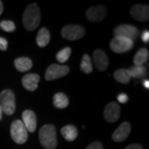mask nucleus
<instances>
[{
  "instance_id": "7ed1b4c3",
  "label": "nucleus",
  "mask_w": 149,
  "mask_h": 149,
  "mask_svg": "<svg viewBox=\"0 0 149 149\" xmlns=\"http://www.w3.org/2000/svg\"><path fill=\"white\" fill-rule=\"evenodd\" d=\"M0 107L7 115H12L15 112V95L13 91L4 90L0 93Z\"/></svg>"
},
{
  "instance_id": "dca6fc26",
  "label": "nucleus",
  "mask_w": 149,
  "mask_h": 149,
  "mask_svg": "<svg viewBox=\"0 0 149 149\" xmlns=\"http://www.w3.org/2000/svg\"><path fill=\"white\" fill-rule=\"evenodd\" d=\"M14 65L18 71L26 72L32 67V61L28 57H19L14 61Z\"/></svg>"
},
{
  "instance_id": "20e7f679",
  "label": "nucleus",
  "mask_w": 149,
  "mask_h": 149,
  "mask_svg": "<svg viewBox=\"0 0 149 149\" xmlns=\"http://www.w3.org/2000/svg\"><path fill=\"white\" fill-rule=\"evenodd\" d=\"M11 138L17 144L26 143L28 138L27 130L23 123L20 120H15L11 124Z\"/></svg>"
},
{
  "instance_id": "2f4dec72",
  "label": "nucleus",
  "mask_w": 149,
  "mask_h": 149,
  "mask_svg": "<svg viewBox=\"0 0 149 149\" xmlns=\"http://www.w3.org/2000/svg\"><path fill=\"white\" fill-rule=\"evenodd\" d=\"M143 85H144V87H146L147 89H148V88H149V81H148V80H144Z\"/></svg>"
},
{
  "instance_id": "ddd939ff",
  "label": "nucleus",
  "mask_w": 149,
  "mask_h": 149,
  "mask_svg": "<svg viewBox=\"0 0 149 149\" xmlns=\"http://www.w3.org/2000/svg\"><path fill=\"white\" fill-rule=\"evenodd\" d=\"M22 123L25 125L27 130L30 133L35 132L37 129V117L35 113L32 110L27 109L22 113Z\"/></svg>"
},
{
  "instance_id": "0eeeda50",
  "label": "nucleus",
  "mask_w": 149,
  "mask_h": 149,
  "mask_svg": "<svg viewBox=\"0 0 149 149\" xmlns=\"http://www.w3.org/2000/svg\"><path fill=\"white\" fill-rule=\"evenodd\" d=\"M85 34V29L80 25H66L61 30V36L69 41L81 39Z\"/></svg>"
},
{
  "instance_id": "aec40b11",
  "label": "nucleus",
  "mask_w": 149,
  "mask_h": 149,
  "mask_svg": "<svg viewBox=\"0 0 149 149\" xmlns=\"http://www.w3.org/2000/svg\"><path fill=\"white\" fill-rule=\"evenodd\" d=\"M113 77L118 82L122 84H128L132 78L128 69L117 70L113 74Z\"/></svg>"
},
{
  "instance_id": "f257e3e1",
  "label": "nucleus",
  "mask_w": 149,
  "mask_h": 149,
  "mask_svg": "<svg viewBox=\"0 0 149 149\" xmlns=\"http://www.w3.org/2000/svg\"><path fill=\"white\" fill-rule=\"evenodd\" d=\"M41 22V12L37 3H32L27 6L22 15V23L28 31H33L39 26Z\"/></svg>"
},
{
  "instance_id": "f8f14e48",
  "label": "nucleus",
  "mask_w": 149,
  "mask_h": 149,
  "mask_svg": "<svg viewBox=\"0 0 149 149\" xmlns=\"http://www.w3.org/2000/svg\"><path fill=\"white\" fill-rule=\"evenodd\" d=\"M130 131H131V125L128 122L122 123L113 132L112 135V139L116 143L123 142L128 138Z\"/></svg>"
},
{
  "instance_id": "473e14b6",
  "label": "nucleus",
  "mask_w": 149,
  "mask_h": 149,
  "mask_svg": "<svg viewBox=\"0 0 149 149\" xmlns=\"http://www.w3.org/2000/svg\"><path fill=\"white\" fill-rule=\"evenodd\" d=\"M2 109H1V107H0V120H1V118H2Z\"/></svg>"
},
{
  "instance_id": "39448f33",
  "label": "nucleus",
  "mask_w": 149,
  "mask_h": 149,
  "mask_svg": "<svg viewBox=\"0 0 149 149\" xmlns=\"http://www.w3.org/2000/svg\"><path fill=\"white\" fill-rule=\"evenodd\" d=\"M110 48L115 53H124L129 52L133 47V42L130 39L121 37H114L110 42Z\"/></svg>"
},
{
  "instance_id": "b1692460",
  "label": "nucleus",
  "mask_w": 149,
  "mask_h": 149,
  "mask_svg": "<svg viewBox=\"0 0 149 149\" xmlns=\"http://www.w3.org/2000/svg\"><path fill=\"white\" fill-rule=\"evenodd\" d=\"M71 54V49L70 47H65L61 50L58 53L56 54V60L60 63H65L68 61L70 56Z\"/></svg>"
},
{
  "instance_id": "2eb2a0df",
  "label": "nucleus",
  "mask_w": 149,
  "mask_h": 149,
  "mask_svg": "<svg viewBox=\"0 0 149 149\" xmlns=\"http://www.w3.org/2000/svg\"><path fill=\"white\" fill-rule=\"evenodd\" d=\"M39 81L40 76L37 74H27L22 77V84L27 91H34L37 90Z\"/></svg>"
},
{
  "instance_id": "423d86ee",
  "label": "nucleus",
  "mask_w": 149,
  "mask_h": 149,
  "mask_svg": "<svg viewBox=\"0 0 149 149\" xmlns=\"http://www.w3.org/2000/svg\"><path fill=\"white\" fill-rule=\"evenodd\" d=\"M114 37H125L134 42L138 39L139 35V29L134 26L128 24H121L113 30Z\"/></svg>"
},
{
  "instance_id": "6ab92c4d",
  "label": "nucleus",
  "mask_w": 149,
  "mask_h": 149,
  "mask_svg": "<svg viewBox=\"0 0 149 149\" xmlns=\"http://www.w3.org/2000/svg\"><path fill=\"white\" fill-rule=\"evenodd\" d=\"M149 57L148 50L146 48H142L138 51V52L135 54L133 58V63L135 65H143V64L148 61Z\"/></svg>"
},
{
  "instance_id": "412c9836",
  "label": "nucleus",
  "mask_w": 149,
  "mask_h": 149,
  "mask_svg": "<svg viewBox=\"0 0 149 149\" xmlns=\"http://www.w3.org/2000/svg\"><path fill=\"white\" fill-rule=\"evenodd\" d=\"M53 104L57 109H65L69 104V100L65 94L59 92L54 95Z\"/></svg>"
},
{
  "instance_id": "cd10ccee",
  "label": "nucleus",
  "mask_w": 149,
  "mask_h": 149,
  "mask_svg": "<svg viewBox=\"0 0 149 149\" xmlns=\"http://www.w3.org/2000/svg\"><path fill=\"white\" fill-rule=\"evenodd\" d=\"M8 47V41L5 38L0 37V50L1 51H6Z\"/></svg>"
},
{
  "instance_id": "5701e85b",
  "label": "nucleus",
  "mask_w": 149,
  "mask_h": 149,
  "mask_svg": "<svg viewBox=\"0 0 149 149\" xmlns=\"http://www.w3.org/2000/svg\"><path fill=\"white\" fill-rule=\"evenodd\" d=\"M128 70L133 78H142L146 74V68L143 65H134Z\"/></svg>"
},
{
  "instance_id": "f03ea898",
  "label": "nucleus",
  "mask_w": 149,
  "mask_h": 149,
  "mask_svg": "<svg viewBox=\"0 0 149 149\" xmlns=\"http://www.w3.org/2000/svg\"><path fill=\"white\" fill-rule=\"evenodd\" d=\"M40 143L46 149H55L57 146L56 130L52 124H46L39 132Z\"/></svg>"
},
{
  "instance_id": "6e6552de",
  "label": "nucleus",
  "mask_w": 149,
  "mask_h": 149,
  "mask_svg": "<svg viewBox=\"0 0 149 149\" xmlns=\"http://www.w3.org/2000/svg\"><path fill=\"white\" fill-rule=\"evenodd\" d=\"M70 72V68L67 65H61L57 64L51 65L46 71L45 78L47 80H54L61 78Z\"/></svg>"
},
{
  "instance_id": "1a4fd4ad",
  "label": "nucleus",
  "mask_w": 149,
  "mask_h": 149,
  "mask_svg": "<svg viewBox=\"0 0 149 149\" xmlns=\"http://www.w3.org/2000/svg\"><path fill=\"white\" fill-rule=\"evenodd\" d=\"M107 15V8L104 5H97L88 8L85 17L90 22H101Z\"/></svg>"
},
{
  "instance_id": "c756f323",
  "label": "nucleus",
  "mask_w": 149,
  "mask_h": 149,
  "mask_svg": "<svg viewBox=\"0 0 149 149\" xmlns=\"http://www.w3.org/2000/svg\"><path fill=\"white\" fill-rule=\"evenodd\" d=\"M124 149H143V147L140 144H130L128 147H126Z\"/></svg>"
},
{
  "instance_id": "7c9ffc66",
  "label": "nucleus",
  "mask_w": 149,
  "mask_h": 149,
  "mask_svg": "<svg viewBox=\"0 0 149 149\" xmlns=\"http://www.w3.org/2000/svg\"><path fill=\"white\" fill-rule=\"evenodd\" d=\"M3 4L2 1H0V15L3 13Z\"/></svg>"
},
{
  "instance_id": "393cba45",
  "label": "nucleus",
  "mask_w": 149,
  "mask_h": 149,
  "mask_svg": "<svg viewBox=\"0 0 149 149\" xmlns=\"http://www.w3.org/2000/svg\"><path fill=\"white\" fill-rule=\"evenodd\" d=\"M0 27L2 30L7 32H14L16 29L14 22L10 20H3V21L0 22Z\"/></svg>"
},
{
  "instance_id": "4468645a",
  "label": "nucleus",
  "mask_w": 149,
  "mask_h": 149,
  "mask_svg": "<svg viewBox=\"0 0 149 149\" xmlns=\"http://www.w3.org/2000/svg\"><path fill=\"white\" fill-rule=\"evenodd\" d=\"M93 58H94V62H95L96 68L99 70L104 71L108 68L109 60L104 52H103L100 49L95 50L93 53Z\"/></svg>"
},
{
  "instance_id": "f3484780",
  "label": "nucleus",
  "mask_w": 149,
  "mask_h": 149,
  "mask_svg": "<svg viewBox=\"0 0 149 149\" xmlns=\"http://www.w3.org/2000/svg\"><path fill=\"white\" fill-rule=\"evenodd\" d=\"M50 39H51V35H50L49 31L45 27H42L37 32V46L40 47H45L46 46H47V44L50 42Z\"/></svg>"
},
{
  "instance_id": "9b49d317",
  "label": "nucleus",
  "mask_w": 149,
  "mask_h": 149,
  "mask_svg": "<svg viewBox=\"0 0 149 149\" xmlns=\"http://www.w3.org/2000/svg\"><path fill=\"white\" fill-rule=\"evenodd\" d=\"M130 14L134 20L139 22L148 21L149 8L143 4H135L130 9Z\"/></svg>"
},
{
  "instance_id": "bb28decb",
  "label": "nucleus",
  "mask_w": 149,
  "mask_h": 149,
  "mask_svg": "<svg viewBox=\"0 0 149 149\" xmlns=\"http://www.w3.org/2000/svg\"><path fill=\"white\" fill-rule=\"evenodd\" d=\"M117 100L119 103H121V104H125V103H127V101H128V97L126 94L122 93V94H119V95H118Z\"/></svg>"
},
{
  "instance_id": "9d476101",
  "label": "nucleus",
  "mask_w": 149,
  "mask_h": 149,
  "mask_svg": "<svg viewBox=\"0 0 149 149\" xmlns=\"http://www.w3.org/2000/svg\"><path fill=\"white\" fill-rule=\"evenodd\" d=\"M104 117L107 122L114 123L120 117V107L116 102H110L107 104L104 110Z\"/></svg>"
},
{
  "instance_id": "4be33fe9",
  "label": "nucleus",
  "mask_w": 149,
  "mask_h": 149,
  "mask_svg": "<svg viewBox=\"0 0 149 149\" xmlns=\"http://www.w3.org/2000/svg\"><path fill=\"white\" fill-rule=\"evenodd\" d=\"M80 70L85 74H90L93 70V66L91 63V59L89 55L85 54L82 57L81 64H80Z\"/></svg>"
},
{
  "instance_id": "a211bd4d",
  "label": "nucleus",
  "mask_w": 149,
  "mask_h": 149,
  "mask_svg": "<svg viewBox=\"0 0 149 149\" xmlns=\"http://www.w3.org/2000/svg\"><path fill=\"white\" fill-rule=\"evenodd\" d=\"M61 133L62 134V136L64 137V139L69 142H72L74 139L77 138L78 136V130L73 125H66L61 128Z\"/></svg>"
},
{
  "instance_id": "c85d7f7f",
  "label": "nucleus",
  "mask_w": 149,
  "mask_h": 149,
  "mask_svg": "<svg viewBox=\"0 0 149 149\" xmlns=\"http://www.w3.org/2000/svg\"><path fill=\"white\" fill-rule=\"evenodd\" d=\"M142 40L143 42L148 43L149 42V32L148 31H144L142 34Z\"/></svg>"
},
{
  "instance_id": "a878e982",
  "label": "nucleus",
  "mask_w": 149,
  "mask_h": 149,
  "mask_svg": "<svg viewBox=\"0 0 149 149\" xmlns=\"http://www.w3.org/2000/svg\"><path fill=\"white\" fill-rule=\"evenodd\" d=\"M86 149H104L103 148V145H102L101 143L100 142H95V143H91Z\"/></svg>"
}]
</instances>
